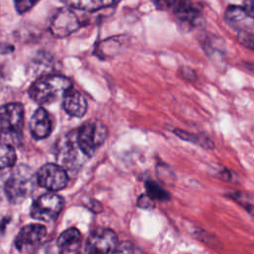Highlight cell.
Instances as JSON below:
<instances>
[{"label":"cell","instance_id":"cb8c5ba5","mask_svg":"<svg viewBox=\"0 0 254 254\" xmlns=\"http://www.w3.org/2000/svg\"><path fill=\"white\" fill-rule=\"evenodd\" d=\"M177 0H154V2L157 4L158 7L161 8H168L175 4Z\"/></svg>","mask_w":254,"mask_h":254},{"label":"cell","instance_id":"4fadbf2b","mask_svg":"<svg viewBox=\"0 0 254 254\" xmlns=\"http://www.w3.org/2000/svg\"><path fill=\"white\" fill-rule=\"evenodd\" d=\"M66 6L83 11H96L117 4L120 0H62Z\"/></svg>","mask_w":254,"mask_h":254},{"label":"cell","instance_id":"7c38bea8","mask_svg":"<svg viewBox=\"0 0 254 254\" xmlns=\"http://www.w3.org/2000/svg\"><path fill=\"white\" fill-rule=\"evenodd\" d=\"M175 14L177 18L184 24L190 26H197L201 23L202 17L200 12L189 0L176 1Z\"/></svg>","mask_w":254,"mask_h":254},{"label":"cell","instance_id":"44dd1931","mask_svg":"<svg viewBox=\"0 0 254 254\" xmlns=\"http://www.w3.org/2000/svg\"><path fill=\"white\" fill-rule=\"evenodd\" d=\"M154 199L149 194H142L138 198L137 204L142 208H150L154 206Z\"/></svg>","mask_w":254,"mask_h":254},{"label":"cell","instance_id":"7a4b0ae2","mask_svg":"<svg viewBox=\"0 0 254 254\" xmlns=\"http://www.w3.org/2000/svg\"><path fill=\"white\" fill-rule=\"evenodd\" d=\"M5 192L11 201H19L28 196L34 190V177L26 166L17 167L6 180Z\"/></svg>","mask_w":254,"mask_h":254},{"label":"cell","instance_id":"9c48e42d","mask_svg":"<svg viewBox=\"0 0 254 254\" xmlns=\"http://www.w3.org/2000/svg\"><path fill=\"white\" fill-rule=\"evenodd\" d=\"M46 233L45 226L41 224H28L19 231L15 239V245L21 252H31L40 245Z\"/></svg>","mask_w":254,"mask_h":254},{"label":"cell","instance_id":"ffe728a7","mask_svg":"<svg viewBox=\"0 0 254 254\" xmlns=\"http://www.w3.org/2000/svg\"><path fill=\"white\" fill-rule=\"evenodd\" d=\"M39 0H15V7L18 13L22 14L33 8Z\"/></svg>","mask_w":254,"mask_h":254},{"label":"cell","instance_id":"8992f818","mask_svg":"<svg viewBox=\"0 0 254 254\" xmlns=\"http://www.w3.org/2000/svg\"><path fill=\"white\" fill-rule=\"evenodd\" d=\"M36 179L42 188L51 191L63 190L68 182L65 170L63 166L57 164H46L42 166L37 173Z\"/></svg>","mask_w":254,"mask_h":254},{"label":"cell","instance_id":"d6986e66","mask_svg":"<svg viewBox=\"0 0 254 254\" xmlns=\"http://www.w3.org/2000/svg\"><path fill=\"white\" fill-rule=\"evenodd\" d=\"M237 39L241 45L246 47L247 49L254 51V34L251 32H247L245 30H241L237 34Z\"/></svg>","mask_w":254,"mask_h":254},{"label":"cell","instance_id":"30bf717a","mask_svg":"<svg viewBox=\"0 0 254 254\" xmlns=\"http://www.w3.org/2000/svg\"><path fill=\"white\" fill-rule=\"evenodd\" d=\"M53 123L50 114L43 108L39 107L30 120V131L32 136L37 139H45L52 131Z\"/></svg>","mask_w":254,"mask_h":254},{"label":"cell","instance_id":"7402d4cb","mask_svg":"<svg viewBox=\"0 0 254 254\" xmlns=\"http://www.w3.org/2000/svg\"><path fill=\"white\" fill-rule=\"evenodd\" d=\"M233 198H234V199L237 201V203H239L251 216L254 217V204H253V203L241 199L240 195H233Z\"/></svg>","mask_w":254,"mask_h":254},{"label":"cell","instance_id":"8fae6325","mask_svg":"<svg viewBox=\"0 0 254 254\" xmlns=\"http://www.w3.org/2000/svg\"><path fill=\"white\" fill-rule=\"evenodd\" d=\"M63 107L67 114L81 117L86 112L87 103L83 95L71 87L63 97Z\"/></svg>","mask_w":254,"mask_h":254},{"label":"cell","instance_id":"603a6c76","mask_svg":"<svg viewBox=\"0 0 254 254\" xmlns=\"http://www.w3.org/2000/svg\"><path fill=\"white\" fill-rule=\"evenodd\" d=\"M243 8L248 18L254 19V0H244Z\"/></svg>","mask_w":254,"mask_h":254},{"label":"cell","instance_id":"2e32d148","mask_svg":"<svg viewBox=\"0 0 254 254\" xmlns=\"http://www.w3.org/2000/svg\"><path fill=\"white\" fill-rule=\"evenodd\" d=\"M0 154H1L0 165H1L2 169L10 168V167L14 166L17 157H16L15 149L9 143L2 142Z\"/></svg>","mask_w":254,"mask_h":254},{"label":"cell","instance_id":"e0dca14e","mask_svg":"<svg viewBox=\"0 0 254 254\" xmlns=\"http://www.w3.org/2000/svg\"><path fill=\"white\" fill-rule=\"evenodd\" d=\"M147 194H149L153 199L167 200L169 199V192L161 188L157 183L149 181L146 183Z\"/></svg>","mask_w":254,"mask_h":254},{"label":"cell","instance_id":"5bb4252c","mask_svg":"<svg viewBox=\"0 0 254 254\" xmlns=\"http://www.w3.org/2000/svg\"><path fill=\"white\" fill-rule=\"evenodd\" d=\"M80 233L76 228H68L62 232L58 238V246L60 248H69L78 243Z\"/></svg>","mask_w":254,"mask_h":254},{"label":"cell","instance_id":"277c9868","mask_svg":"<svg viewBox=\"0 0 254 254\" xmlns=\"http://www.w3.org/2000/svg\"><path fill=\"white\" fill-rule=\"evenodd\" d=\"M106 136L107 130L102 123L88 122L79 128L76 143L80 152L90 157L104 143Z\"/></svg>","mask_w":254,"mask_h":254},{"label":"cell","instance_id":"5b68a950","mask_svg":"<svg viewBox=\"0 0 254 254\" xmlns=\"http://www.w3.org/2000/svg\"><path fill=\"white\" fill-rule=\"evenodd\" d=\"M64 206V199L54 193L48 192L39 196L31 206V216L38 220L50 221L56 219Z\"/></svg>","mask_w":254,"mask_h":254},{"label":"cell","instance_id":"ba28073f","mask_svg":"<svg viewBox=\"0 0 254 254\" xmlns=\"http://www.w3.org/2000/svg\"><path fill=\"white\" fill-rule=\"evenodd\" d=\"M79 28L77 17L68 8H61L54 15L50 30L57 38H64Z\"/></svg>","mask_w":254,"mask_h":254},{"label":"cell","instance_id":"3957f363","mask_svg":"<svg viewBox=\"0 0 254 254\" xmlns=\"http://www.w3.org/2000/svg\"><path fill=\"white\" fill-rule=\"evenodd\" d=\"M24 125V107L20 103H8L1 108L2 142L9 143L16 140Z\"/></svg>","mask_w":254,"mask_h":254},{"label":"cell","instance_id":"6da1fadb","mask_svg":"<svg viewBox=\"0 0 254 254\" xmlns=\"http://www.w3.org/2000/svg\"><path fill=\"white\" fill-rule=\"evenodd\" d=\"M71 88V81L60 74H48L41 76L33 82L29 88L30 97L39 104H50L64 97Z\"/></svg>","mask_w":254,"mask_h":254},{"label":"cell","instance_id":"ac0fdd59","mask_svg":"<svg viewBox=\"0 0 254 254\" xmlns=\"http://www.w3.org/2000/svg\"><path fill=\"white\" fill-rule=\"evenodd\" d=\"M111 254H144V252L131 242L124 241L118 244Z\"/></svg>","mask_w":254,"mask_h":254},{"label":"cell","instance_id":"9a60e30c","mask_svg":"<svg viewBox=\"0 0 254 254\" xmlns=\"http://www.w3.org/2000/svg\"><path fill=\"white\" fill-rule=\"evenodd\" d=\"M247 14L243 8V6H237V5H230L227 7L225 11L224 18L226 22L229 24H239L245 21L247 18Z\"/></svg>","mask_w":254,"mask_h":254},{"label":"cell","instance_id":"52a82bcc","mask_svg":"<svg viewBox=\"0 0 254 254\" xmlns=\"http://www.w3.org/2000/svg\"><path fill=\"white\" fill-rule=\"evenodd\" d=\"M117 245V236L113 230L97 229L86 241L85 254H110Z\"/></svg>","mask_w":254,"mask_h":254}]
</instances>
